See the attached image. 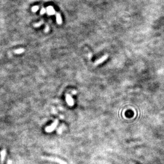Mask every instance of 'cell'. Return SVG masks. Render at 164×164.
Returning <instances> with one entry per match:
<instances>
[{"label": "cell", "instance_id": "cell-1", "mask_svg": "<svg viewBox=\"0 0 164 164\" xmlns=\"http://www.w3.org/2000/svg\"><path fill=\"white\" fill-rule=\"evenodd\" d=\"M42 158L45 160L53 161V162H56L59 164H68L66 161L62 160L60 158H56V157H46V156H43L42 157Z\"/></svg>", "mask_w": 164, "mask_h": 164}, {"label": "cell", "instance_id": "cell-2", "mask_svg": "<svg viewBox=\"0 0 164 164\" xmlns=\"http://www.w3.org/2000/svg\"><path fill=\"white\" fill-rule=\"evenodd\" d=\"M58 123V120L56 119L51 126H47L45 128V131L47 132V133H51V132H53L55 129V128L56 127Z\"/></svg>", "mask_w": 164, "mask_h": 164}, {"label": "cell", "instance_id": "cell-3", "mask_svg": "<svg viewBox=\"0 0 164 164\" xmlns=\"http://www.w3.org/2000/svg\"><path fill=\"white\" fill-rule=\"evenodd\" d=\"M66 101L70 107H72L74 105V100L72 96L69 94H66Z\"/></svg>", "mask_w": 164, "mask_h": 164}, {"label": "cell", "instance_id": "cell-4", "mask_svg": "<svg viewBox=\"0 0 164 164\" xmlns=\"http://www.w3.org/2000/svg\"><path fill=\"white\" fill-rule=\"evenodd\" d=\"M46 12L47 13L48 15H54L56 13L55 11L54 10V9L53 7L52 6H48L46 8Z\"/></svg>", "mask_w": 164, "mask_h": 164}, {"label": "cell", "instance_id": "cell-5", "mask_svg": "<svg viewBox=\"0 0 164 164\" xmlns=\"http://www.w3.org/2000/svg\"><path fill=\"white\" fill-rule=\"evenodd\" d=\"M108 55H106L103 56V57H102L101 58H100L99 59H98V60H97V61L95 62V65L97 66V65H98L100 64H102L104 61H105V60H107V59L108 58Z\"/></svg>", "mask_w": 164, "mask_h": 164}, {"label": "cell", "instance_id": "cell-6", "mask_svg": "<svg viewBox=\"0 0 164 164\" xmlns=\"http://www.w3.org/2000/svg\"><path fill=\"white\" fill-rule=\"evenodd\" d=\"M6 151L5 149H3L1 152V157H0V162L1 164H3L5 160V156H6Z\"/></svg>", "mask_w": 164, "mask_h": 164}, {"label": "cell", "instance_id": "cell-7", "mask_svg": "<svg viewBox=\"0 0 164 164\" xmlns=\"http://www.w3.org/2000/svg\"><path fill=\"white\" fill-rule=\"evenodd\" d=\"M56 15V21H57V23L58 25L62 24V20L61 16V15L59 13H57Z\"/></svg>", "mask_w": 164, "mask_h": 164}, {"label": "cell", "instance_id": "cell-8", "mask_svg": "<svg viewBox=\"0 0 164 164\" xmlns=\"http://www.w3.org/2000/svg\"><path fill=\"white\" fill-rule=\"evenodd\" d=\"M24 51V50L23 49L21 48V49H18V50H14V53L15 54H18V55H19V54H21Z\"/></svg>", "mask_w": 164, "mask_h": 164}, {"label": "cell", "instance_id": "cell-9", "mask_svg": "<svg viewBox=\"0 0 164 164\" xmlns=\"http://www.w3.org/2000/svg\"><path fill=\"white\" fill-rule=\"evenodd\" d=\"M38 9H39V6H37V5L33 6V7H32V8H31V10H32V11L33 12H37Z\"/></svg>", "mask_w": 164, "mask_h": 164}, {"label": "cell", "instance_id": "cell-10", "mask_svg": "<svg viewBox=\"0 0 164 164\" xmlns=\"http://www.w3.org/2000/svg\"><path fill=\"white\" fill-rule=\"evenodd\" d=\"M42 24H43V21H40L38 22V23H36L34 24L33 25V26H34L35 27H39L41 25H42Z\"/></svg>", "mask_w": 164, "mask_h": 164}, {"label": "cell", "instance_id": "cell-11", "mask_svg": "<svg viewBox=\"0 0 164 164\" xmlns=\"http://www.w3.org/2000/svg\"><path fill=\"white\" fill-rule=\"evenodd\" d=\"M46 12V9H45V8H42L41 10H40V15H44L45 14Z\"/></svg>", "mask_w": 164, "mask_h": 164}, {"label": "cell", "instance_id": "cell-12", "mask_svg": "<svg viewBox=\"0 0 164 164\" xmlns=\"http://www.w3.org/2000/svg\"><path fill=\"white\" fill-rule=\"evenodd\" d=\"M48 30H49V27L48 26H47V27H46L45 30V32H48Z\"/></svg>", "mask_w": 164, "mask_h": 164}]
</instances>
